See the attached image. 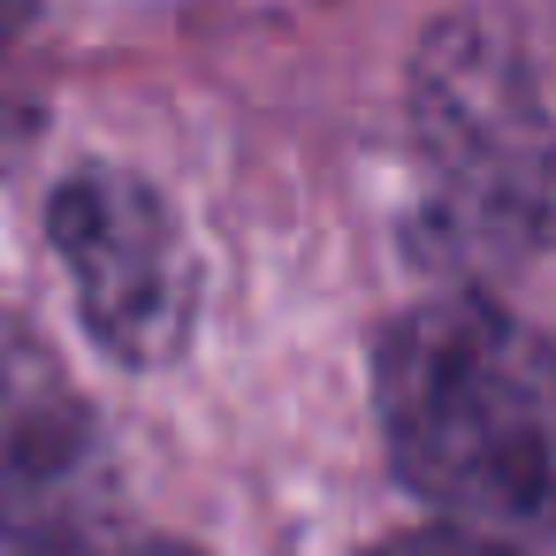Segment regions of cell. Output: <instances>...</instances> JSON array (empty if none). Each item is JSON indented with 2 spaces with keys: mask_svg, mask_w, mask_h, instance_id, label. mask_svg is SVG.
Returning a JSON list of instances; mask_svg holds the SVG:
<instances>
[{
  "mask_svg": "<svg viewBox=\"0 0 556 556\" xmlns=\"http://www.w3.org/2000/svg\"><path fill=\"white\" fill-rule=\"evenodd\" d=\"M374 404L396 472L450 533L556 548V343L480 298H442L381 336Z\"/></svg>",
  "mask_w": 556,
  "mask_h": 556,
  "instance_id": "6da1fadb",
  "label": "cell"
},
{
  "mask_svg": "<svg viewBox=\"0 0 556 556\" xmlns=\"http://www.w3.org/2000/svg\"><path fill=\"white\" fill-rule=\"evenodd\" d=\"M115 457L70 366L0 320V556H108Z\"/></svg>",
  "mask_w": 556,
  "mask_h": 556,
  "instance_id": "7a4b0ae2",
  "label": "cell"
},
{
  "mask_svg": "<svg viewBox=\"0 0 556 556\" xmlns=\"http://www.w3.org/2000/svg\"><path fill=\"white\" fill-rule=\"evenodd\" d=\"M54 252L77 282L85 328L123 366H161L191 336V252L168 206L115 168H85L47 206Z\"/></svg>",
  "mask_w": 556,
  "mask_h": 556,
  "instance_id": "3957f363",
  "label": "cell"
},
{
  "mask_svg": "<svg viewBox=\"0 0 556 556\" xmlns=\"http://www.w3.org/2000/svg\"><path fill=\"white\" fill-rule=\"evenodd\" d=\"M16 24H24V9H16V0H0V176H9V161L31 138V92L16 77Z\"/></svg>",
  "mask_w": 556,
  "mask_h": 556,
  "instance_id": "277c9868",
  "label": "cell"
},
{
  "mask_svg": "<svg viewBox=\"0 0 556 556\" xmlns=\"http://www.w3.org/2000/svg\"><path fill=\"white\" fill-rule=\"evenodd\" d=\"M374 556H518V548H495V541H472V533H396Z\"/></svg>",
  "mask_w": 556,
  "mask_h": 556,
  "instance_id": "5b68a950",
  "label": "cell"
},
{
  "mask_svg": "<svg viewBox=\"0 0 556 556\" xmlns=\"http://www.w3.org/2000/svg\"><path fill=\"white\" fill-rule=\"evenodd\" d=\"M108 556H199V548H184V541H130V548H108Z\"/></svg>",
  "mask_w": 556,
  "mask_h": 556,
  "instance_id": "8992f818",
  "label": "cell"
}]
</instances>
